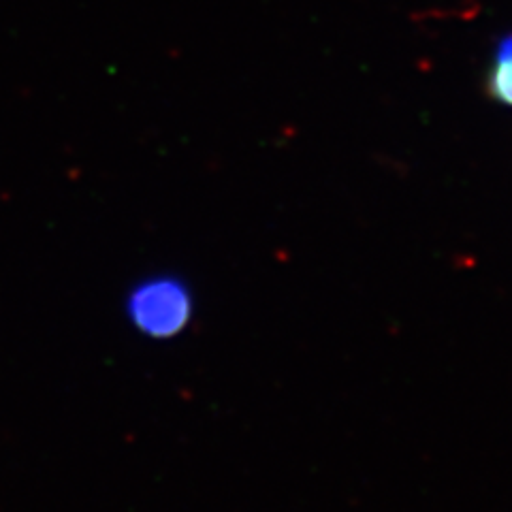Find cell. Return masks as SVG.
<instances>
[{
    "instance_id": "2",
    "label": "cell",
    "mask_w": 512,
    "mask_h": 512,
    "mask_svg": "<svg viewBox=\"0 0 512 512\" xmlns=\"http://www.w3.org/2000/svg\"><path fill=\"white\" fill-rule=\"evenodd\" d=\"M489 90L495 101L512 105V35L502 39L489 71Z\"/></svg>"
},
{
    "instance_id": "1",
    "label": "cell",
    "mask_w": 512,
    "mask_h": 512,
    "mask_svg": "<svg viewBox=\"0 0 512 512\" xmlns=\"http://www.w3.org/2000/svg\"><path fill=\"white\" fill-rule=\"evenodd\" d=\"M126 314L139 333L154 340H169L190 323L192 297L182 280L154 276L133 288L126 299Z\"/></svg>"
}]
</instances>
